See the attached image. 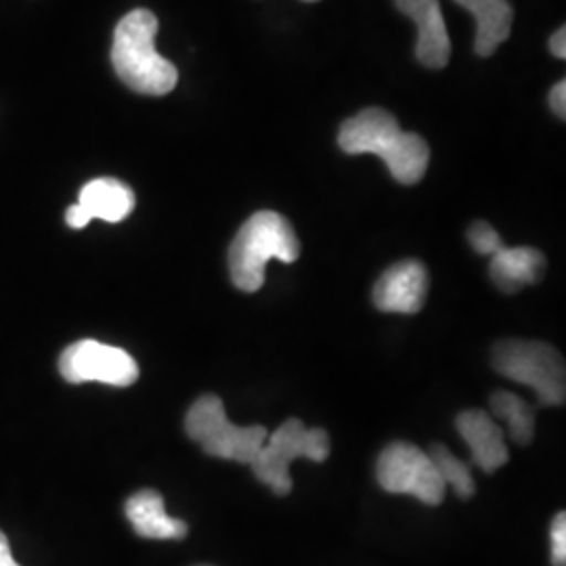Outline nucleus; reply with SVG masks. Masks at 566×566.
I'll return each mask as SVG.
<instances>
[{
  "mask_svg": "<svg viewBox=\"0 0 566 566\" xmlns=\"http://www.w3.org/2000/svg\"><path fill=\"white\" fill-rule=\"evenodd\" d=\"M185 430L208 455L240 464H252L269 437L264 426L231 424L223 401L214 395H203L191 405L185 418Z\"/></svg>",
  "mask_w": 566,
  "mask_h": 566,
  "instance_id": "39448f33",
  "label": "nucleus"
},
{
  "mask_svg": "<svg viewBox=\"0 0 566 566\" xmlns=\"http://www.w3.org/2000/svg\"><path fill=\"white\" fill-rule=\"evenodd\" d=\"M304 2H315V0H304Z\"/></svg>",
  "mask_w": 566,
  "mask_h": 566,
  "instance_id": "5701e85b",
  "label": "nucleus"
},
{
  "mask_svg": "<svg viewBox=\"0 0 566 566\" xmlns=\"http://www.w3.org/2000/svg\"><path fill=\"white\" fill-rule=\"evenodd\" d=\"M135 191L126 182L103 177L82 187L78 202L65 212V223L72 229H84L93 219L120 223L135 210Z\"/></svg>",
  "mask_w": 566,
  "mask_h": 566,
  "instance_id": "1a4fd4ad",
  "label": "nucleus"
},
{
  "mask_svg": "<svg viewBox=\"0 0 566 566\" xmlns=\"http://www.w3.org/2000/svg\"><path fill=\"white\" fill-rule=\"evenodd\" d=\"M428 455L437 468V472L441 474L443 483L451 486L458 497L468 500L474 495L476 486H474V479L470 474V468L462 460H458L446 446L432 447V451Z\"/></svg>",
  "mask_w": 566,
  "mask_h": 566,
  "instance_id": "f3484780",
  "label": "nucleus"
},
{
  "mask_svg": "<svg viewBox=\"0 0 566 566\" xmlns=\"http://www.w3.org/2000/svg\"><path fill=\"white\" fill-rule=\"evenodd\" d=\"M493 367L507 380L533 388L539 403H565V359L554 346L537 340H504L493 348Z\"/></svg>",
  "mask_w": 566,
  "mask_h": 566,
  "instance_id": "20e7f679",
  "label": "nucleus"
},
{
  "mask_svg": "<svg viewBox=\"0 0 566 566\" xmlns=\"http://www.w3.org/2000/svg\"><path fill=\"white\" fill-rule=\"evenodd\" d=\"M549 51L554 57L565 60L566 57V30L560 28L558 32H554V36L549 39Z\"/></svg>",
  "mask_w": 566,
  "mask_h": 566,
  "instance_id": "412c9836",
  "label": "nucleus"
},
{
  "mask_svg": "<svg viewBox=\"0 0 566 566\" xmlns=\"http://www.w3.org/2000/svg\"><path fill=\"white\" fill-rule=\"evenodd\" d=\"M60 374L70 385L102 382L124 388L139 380V365L118 346L81 340L61 353Z\"/></svg>",
  "mask_w": 566,
  "mask_h": 566,
  "instance_id": "6e6552de",
  "label": "nucleus"
},
{
  "mask_svg": "<svg viewBox=\"0 0 566 566\" xmlns=\"http://www.w3.org/2000/svg\"><path fill=\"white\" fill-rule=\"evenodd\" d=\"M468 242L474 248V252H479L483 256H493L497 250L504 248L500 233L485 221H476V223L470 224Z\"/></svg>",
  "mask_w": 566,
  "mask_h": 566,
  "instance_id": "a211bd4d",
  "label": "nucleus"
},
{
  "mask_svg": "<svg viewBox=\"0 0 566 566\" xmlns=\"http://www.w3.org/2000/svg\"><path fill=\"white\" fill-rule=\"evenodd\" d=\"M301 256V242L294 227L282 214L263 210L252 214L229 248L231 282L242 292H259L269 261L294 263Z\"/></svg>",
  "mask_w": 566,
  "mask_h": 566,
  "instance_id": "7ed1b4c3",
  "label": "nucleus"
},
{
  "mask_svg": "<svg viewBox=\"0 0 566 566\" xmlns=\"http://www.w3.org/2000/svg\"><path fill=\"white\" fill-rule=\"evenodd\" d=\"M549 107L552 112L565 120L566 118V82L560 81L554 84V88L549 91Z\"/></svg>",
  "mask_w": 566,
  "mask_h": 566,
  "instance_id": "aec40b11",
  "label": "nucleus"
},
{
  "mask_svg": "<svg viewBox=\"0 0 566 566\" xmlns=\"http://www.w3.org/2000/svg\"><path fill=\"white\" fill-rule=\"evenodd\" d=\"M124 510L135 533L145 539H182L189 533L182 521L166 514L164 497L154 489H143L128 497Z\"/></svg>",
  "mask_w": 566,
  "mask_h": 566,
  "instance_id": "4468645a",
  "label": "nucleus"
},
{
  "mask_svg": "<svg viewBox=\"0 0 566 566\" xmlns=\"http://www.w3.org/2000/svg\"><path fill=\"white\" fill-rule=\"evenodd\" d=\"M546 271V256L535 248H502L491 256L489 275L493 283L506 292L514 294L525 285L542 282Z\"/></svg>",
  "mask_w": 566,
  "mask_h": 566,
  "instance_id": "ddd939ff",
  "label": "nucleus"
},
{
  "mask_svg": "<svg viewBox=\"0 0 566 566\" xmlns=\"http://www.w3.org/2000/svg\"><path fill=\"white\" fill-rule=\"evenodd\" d=\"M376 476L388 493L413 495L428 506L446 500L447 485L430 455L409 443H390L378 458Z\"/></svg>",
  "mask_w": 566,
  "mask_h": 566,
  "instance_id": "0eeeda50",
  "label": "nucleus"
},
{
  "mask_svg": "<svg viewBox=\"0 0 566 566\" xmlns=\"http://www.w3.org/2000/svg\"><path fill=\"white\" fill-rule=\"evenodd\" d=\"M455 428L472 451V462L483 472L491 474L507 464L510 453L504 441V430L491 420L489 413L481 409L464 411L458 416Z\"/></svg>",
  "mask_w": 566,
  "mask_h": 566,
  "instance_id": "f8f14e48",
  "label": "nucleus"
},
{
  "mask_svg": "<svg viewBox=\"0 0 566 566\" xmlns=\"http://www.w3.org/2000/svg\"><path fill=\"white\" fill-rule=\"evenodd\" d=\"M552 565L566 566V514H556L552 523Z\"/></svg>",
  "mask_w": 566,
  "mask_h": 566,
  "instance_id": "6ab92c4d",
  "label": "nucleus"
},
{
  "mask_svg": "<svg viewBox=\"0 0 566 566\" xmlns=\"http://www.w3.org/2000/svg\"><path fill=\"white\" fill-rule=\"evenodd\" d=\"M0 566H20L18 560L13 558L9 539H7V535L2 531H0Z\"/></svg>",
  "mask_w": 566,
  "mask_h": 566,
  "instance_id": "4be33fe9",
  "label": "nucleus"
},
{
  "mask_svg": "<svg viewBox=\"0 0 566 566\" xmlns=\"http://www.w3.org/2000/svg\"><path fill=\"white\" fill-rule=\"evenodd\" d=\"M158 18L147 9L124 15L114 30L112 65L130 91L163 97L179 82L177 67L156 51Z\"/></svg>",
  "mask_w": 566,
  "mask_h": 566,
  "instance_id": "f03ea898",
  "label": "nucleus"
},
{
  "mask_svg": "<svg viewBox=\"0 0 566 566\" xmlns=\"http://www.w3.org/2000/svg\"><path fill=\"white\" fill-rule=\"evenodd\" d=\"M329 455V437L324 428H306L292 418L285 420L273 434L266 437L261 451L252 460L254 476L271 486L275 495H287L292 491L290 464L298 458L311 462H325Z\"/></svg>",
  "mask_w": 566,
  "mask_h": 566,
  "instance_id": "423d86ee",
  "label": "nucleus"
},
{
  "mask_svg": "<svg viewBox=\"0 0 566 566\" xmlns=\"http://www.w3.org/2000/svg\"><path fill=\"white\" fill-rule=\"evenodd\" d=\"M476 20L474 51L481 57H491L502 42L512 34L514 11L507 0H455Z\"/></svg>",
  "mask_w": 566,
  "mask_h": 566,
  "instance_id": "2eb2a0df",
  "label": "nucleus"
},
{
  "mask_svg": "<svg viewBox=\"0 0 566 566\" xmlns=\"http://www.w3.org/2000/svg\"><path fill=\"white\" fill-rule=\"evenodd\" d=\"M491 409L507 424L516 446H528L535 439V407L514 392L497 390L491 395Z\"/></svg>",
  "mask_w": 566,
  "mask_h": 566,
  "instance_id": "dca6fc26",
  "label": "nucleus"
},
{
  "mask_svg": "<svg viewBox=\"0 0 566 566\" xmlns=\"http://www.w3.org/2000/svg\"><path fill=\"white\" fill-rule=\"evenodd\" d=\"M338 143L350 156L374 154L382 158L401 185L422 181L430 160L428 143L416 133L401 130L397 118L380 107H369L344 122Z\"/></svg>",
  "mask_w": 566,
  "mask_h": 566,
  "instance_id": "f257e3e1",
  "label": "nucleus"
},
{
  "mask_svg": "<svg viewBox=\"0 0 566 566\" xmlns=\"http://www.w3.org/2000/svg\"><path fill=\"white\" fill-rule=\"evenodd\" d=\"M395 4L418 25V61L430 70H443L451 60V39L439 0H395Z\"/></svg>",
  "mask_w": 566,
  "mask_h": 566,
  "instance_id": "9b49d317",
  "label": "nucleus"
},
{
  "mask_svg": "<svg viewBox=\"0 0 566 566\" xmlns=\"http://www.w3.org/2000/svg\"><path fill=\"white\" fill-rule=\"evenodd\" d=\"M428 294V271L420 261H401L386 269L374 285V304L385 313H418Z\"/></svg>",
  "mask_w": 566,
  "mask_h": 566,
  "instance_id": "9d476101",
  "label": "nucleus"
}]
</instances>
